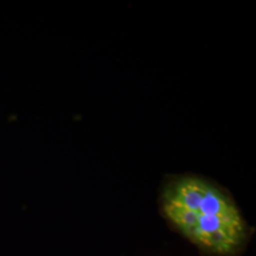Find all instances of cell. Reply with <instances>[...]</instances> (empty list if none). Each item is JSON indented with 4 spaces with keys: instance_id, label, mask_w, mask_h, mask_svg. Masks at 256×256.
Returning <instances> with one entry per match:
<instances>
[{
    "instance_id": "cell-1",
    "label": "cell",
    "mask_w": 256,
    "mask_h": 256,
    "mask_svg": "<svg viewBox=\"0 0 256 256\" xmlns=\"http://www.w3.org/2000/svg\"><path fill=\"white\" fill-rule=\"evenodd\" d=\"M159 211L166 223L209 256H241L252 228L232 194L198 174L168 176L159 192Z\"/></svg>"
}]
</instances>
